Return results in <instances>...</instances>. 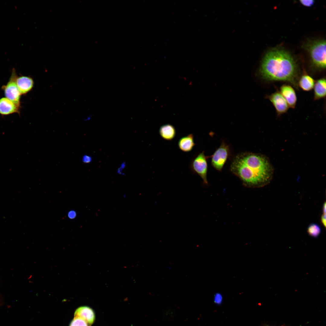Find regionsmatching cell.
<instances>
[{
  "label": "cell",
  "instance_id": "5",
  "mask_svg": "<svg viewBox=\"0 0 326 326\" xmlns=\"http://www.w3.org/2000/svg\"><path fill=\"white\" fill-rule=\"evenodd\" d=\"M14 68L12 69L9 79L6 85L2 87L5 97L20 106V97L21 94L16 83L18 76Z\"/></svg>",
  "mask_w": 326,
  "mask_h": 326
},
{
  "label": "cell",
  "instance_id": "16",
  "mask_svg": "<svg viewBox=\"0 0 326 326\" xmlns=\"http://www.w3.org/2000/svg\"><path fill=\"white\" fill-rule=\"evenodd\" d=\"M307 231L311 236L316 238L320 234L321 229L318 225L315 223H312L309 225Z\"/></svg>",
  "mask_w": 326,
  "mask_h": 326
},
{
  "label": "cell",
  "instance_id": "8",
  "mask_svg": "<svg viewBox=\"0 0 326 326\" xmlns=\"http://www.w3.org/2000/svg\"><path fill=\"white\" fill-rule=\"evenodd\" d=\"M20 107L6 97L0 98V114L2 115L15 113L19 114Z\"/></svg>",
  "mask_w": 326,
  "mask_h": 326
},
{
  "label": "cell",
  "instance_id": "1",
  "mask_svg": "<svg viewBox=\"0 0 326 326\" xmlns=\"http://www.w3.org/2000/svg\"><path fill=\"white\" fill-rule=\"evenodd\" d=\"M244 186L260 188L268 184L273 176V167L267 158L258 153L245 152L236 155L230 167Z\"/></svg>",
  "mask_w": 326,
  "mask_h": 326
},
{
  "label": "cell",
  "instance_id": "9",
  "mask_svg": "<svg viewBox=\"0 0 326 326\" xmlns=\"http://www.w3.org/2000/svg\"><path fill=\"white\" fill-rule=\"evenodd\" d=\"M280 92L286 101L289 107L294 108L297 102V97L292 87L289 85H283L280 88Z\"/></svg>",
  "mask_w": 326,
  "mask_h": 326
},
{
  "label": "cell",
  "instance_id": "6",
  "mask_svg": "<svg viewBox=\"0 0 326 326\" xmlns=\"http://www.w3.org/2000/svg\"><path fill=\"white\" fill-rule=\"evenodd\" d=\"M230 152L229 145L222 142L220 146L210 156L211 158V165L213 167L218 171H221L229 156Z\"/></svg>",
  "mask_w": 326,
  "mask_h": 326
},
{
  "label": "cell",
  "instance_id": "22",
  "mask_svg": "<svg viewBox=\"0 0 326 326\" xmlns=\"http://www.w3.org/2000/svg\"><path fill=\"white\" fill-rule=\"evenodd\" d=\"M326 214H323L321 217V223L325 227H326Z\"/></svg>",
  "mask_w": 326,
  "mask_h": 326
},
{
  "label": "cell",
  "instance_id": "17",
  "mask_svg": "<svg viewBox=\"0 0 326 326\" xmlns=\"http://www.w3.org/2000/svg\"><path fill=\"white\" fill-rule=\"evenodd\" d=\"M69 326H88L87 323L82 319L74 317L71 322Z\"/></svg>",
  "mask_w": 326,
  "mask_h": 326
},
{
  "label": "cell",
  "instance_id": "3",
  "mask_svg": "<svg viewBox=\"0 0 326 326\" xmlns=\"http://www.w3.org/2000/svg\"><path fill=\"white\" fill-rule=\"evenodd\" d=\"M209 156H206L204 151L195 155L191 159L189 164V169L192 174L199 175L204 184L207 185L208 164L207 159Z\"/></svg>",
  "mask_w": 326,
  "mask_h": 326
},
{
  "label": "cell",
  "instance_id": "15",
  "mask_svg": "<svg viewBox=\"0 0 326 326\" xmlns=\"http://www.w3.org/2000/svg\"><path fill=\"white\" fill-rule=\"evenodd\" d=\"M315 83V80L312 77L304 73L300 78L299 85L303 91H309L313 88Z\"/></svg>",
  "mask_w": 326,
  "mask_h": 326
},
{
  "label": "cell",
  "instance_id": "14",
  "mask_svg": "<svg viewBox=\"0 0 326 326\" xmlns=\"http://www.w3.org/2000/svg\"><path fill=\"white\" fill-rule=\"evenodd\" d=\"M314 98L317 100L326 96V82L325 78H322L317 81L314 86Z\"/></svg>",
  "mask_w": 326,
  "mask_h": 326
},
{
  "label": "cell",
  "instance_id": "13",
  "mask_svg": "<svg viewBox=\"0 0 326 326\" xmlns=\"http://www.w3.org/2000/svg\"><path fill=\"white\" fill-rule=\"evenodd\" d=\"M159 133L160 136L167 141H171L175 137L176 132L174 127L172 125L167 124L161 126Z\"/></svg>",
  "mask_w": 326,
  "mask_h": 326
},
{
  "label": "cell",
  "instance_id": "11",
  "mask_svg": "<svg viewBox=\"0 0 326 326\" xmlns=\"http://www.w3.org/2000/svg\"><path fill=\"white\" fill-rule=\"evenodd\" d=\"M16 83L21 94H24L30 91L34 85V81L30 77L24 76H18Z\"/></svg>",
  "mask_w": 326,
  "mask_h": 326
},
{
  "label": "cell",
  "instance_id": "19",
  "mask_svg": "<svg viewBox=\"0 0 326 326\" xmlns=\"http://www.w3.org/2000/svg\"><path fill=\"white\" fill-rule=\"evenodd\" d=\"M82 161L85 163H89L92 161V158L91 156L87 155H84L82 158Z\"/></svg>",
  "mask_w": 326,
  "mask_h": 326
},
{
  "label": "cell",
  "instance_id": "2",
  "mask_svg": "<svg viewBox=\"0 0 326 326\" xmlns=\"http://www.w3.org/2000/svg\"><path fill=\"white\" fill-rule=\"evenodd\" d=\"M259 74L268 81L289 82L296 86L297 68L290 54L284 50H274L268 52L261 62Z\"/></svg>",
  "mask_w": 326,
  "mask_h": 326
},
{
  "label": "cell",
  "instance_id": "20",
  "mask_svg": "<svg viewBox=\"0 0 326 326\" xmlns=\"http://www.w3.org/2000/svg\"><path fill=\"white\" fill-rule=\"evenodd\" d=\"M126 167V163L125 162H123L121 164L119 168H118L117 170V173L118 174L123 175L124 174V173L122 172V171Z\"/></svg>",
  "mask_w": 326,
  "mask_h": 326
},
{
  "label": "cell",
  "instance_id": "18",
  "mask_svg": "<svg viewBox=\"0 0 326 326\" xmlns=\"http://www.w3.org/2000/svg\"><path fill=\"white\" fill-rule=\"evenodd\" d=\"M223 297L222 295L219 293H216L214 297V302L216 304L220 305L222 303Z\"/></svg>",
  "mask_w": 326,
  "mask_h": 326
},
{
  "label": "cell",
  "instance_id": "21",
  "mask_svg": "<svg viewBox=\"0 0 326 326\" xmlns=\"http://www.w3.org/2000/svg\"><path fill=\"white\" fill-rule=\"evenodd\" d=\"M301 3L305 6H310L314 3L313 0H301Z\"/></svg>",
  "mask_w": 326,
  "mask_h": 326
},
{
  "label": "cell",
  "instance_id": "24",
  "mask_svg": "<svg viewBox=\"0 0 326 326\" xmlns=\"http://www.w3.org/2000/svg\"><path fill=\"white\" fill-rule=\"evenodd\" d=\"M124 195L123 197L124 198H125L126 197V195L125 194V195Z\"/></svg>",
  "mask_w": 326,
  "mask_h": 326
},
{
  "label": "cell",
  "instance_id": "4",
  "mask_svg": "<svg viewBox=\"0 0 326 326\" xmlns=\"http://www.w3.org/2000/svg\"><path fill=\"white\" fill-rule=\"evenodd\" d=\"M309 51L312 61L317 68L326 67V42L321 40L313 42L309 46Z\"/></svg>",
  "mask_w": 326,
  "mask_h": 326
},
{
  "label": "cell",
  "instance_id": "10",
  "mask_svg": "<svg viewBox=\"0 0 326 326\" xmlns=\"http://www.w3.org/2000/svg\"><path fill=\"white\" fill-rule=\"evenodd\" d=\"M74 317L80 318L89 324H92L95 319V315L93 310L87 306H82L78 308L75 311Z\"/></svg>",
  "mask_w": 326,
  "mask_h": 326
},
{
  "label": "cell",
  "instance_id": "7",
  "mask_svg": "<svg viewBox=\"0 0 326 326\" xmlns=\"http://www.w3.org/2000/svg\"><path fill=\"white\" fill-rule=\"evenodd\" d=\"M267 97L273 104L278 115L287 111L289 106L280 92H276L268 96Z\"/></svg>",
  "mask_w": 326,
  "mask_h": 326
},
{
  "label": "cell",
  "instance_id": "12",
  "mask_svg": "<svg viewBox=\"0 0 326 326\" xmlns=\"http://www.w3.org/2000/svg\"><path fill=\"white\" fill-rule=\"evenodd\" d=\"M177 145L179 149L182 152H187L191 151L196 145L193 134L190 133L181 138Z\"/></svg>",
  "mask_w": 326,
  "mask_h": 326
},
{
  "label": "cell",
  "instance_id": "23",
  "mask_svg": "<svg viewBox=\"0 0 326 326\" xmlns=\"http://www.w3.org/2000/svg\"><path fill=\"white\" fill-rule=\"evenodd\" d=\"M326 203L325 202L323 204L322 206V211L323 214H326Z\"/></svg>",
  "mask_w": 326,
  "mask_h": 326
}]
</instances>
